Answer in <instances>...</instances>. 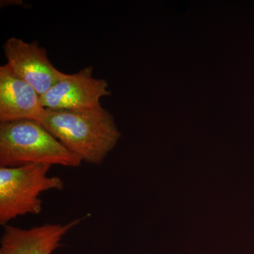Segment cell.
<instances>
[{"label":"cell","instance_id":"obj_1","mask_svg":"<svg viewBox=\"0 0 254 254\" xmlns=\"http://www.w3.org/2000/svg\"><path fill=\"white\" fill-rule=\"evenodd\" d=\"M40 123L82 161L100 165L121 133L113 115L103 107L91 110H45Z\"/></svg>","mask_w":254,"mask_h":254},{"label":"cell","instance_id":"obj_2","mask_svg":"<svg viewBox=\"0 0 254 254\" xmlns=\"http://www.w3.org/2000/svg\"><path fill=\"white\" fill-rule=\"evenodd\" d=\"M82 163L38 122L0 123V167L44 164L78 168Z\"/></svg>","mask_w":254,"mask_h":254},{"label":"cell","instance_id":"obj_3","mask_svg":"<svg viewBox=\"0 0 254 254\" xmlns=\"http://www.w3.org/2000/svg\"><path fill=\"white\" fill-rule=\"evenodd\" d=\"M51 167L44 164L0 167V225H9L11 220L28 214L38 215L43 209L41 193L64 190L60 177L48 176Z\"/></svg>","mask_w":254,"mask_h":254},{"label":"cell","instance_id":"obj_4","mask_svg":"<svg viewBox=\"0 0 254 254\" xmlns=\"http://www.w3.org/2000/svg\"><path fill=\"white\" fill-rule=\"evenodd\" d=\"M3 50L11 71L33 86L40 96L67 75L55 67L38 42L27 43L12 37L5 42Z\"/></svg>","mask_w":254,"mask_h":254},{"label":"cell","instance_id":"obj_5","mask_svg":"<svg viewBox=\"0 0 254 254\" xmlns=\"http://www.w3.org/2000/svg\"><path fill=\"white\" fill-rule=\"evenodd\" d=\"M93 66L82 68L77 73L67 74L57 82L41 96L46 109L83 110L101 107L100 99L111 95L108 83L93 77Z\"/></svg>","mask_w":254,"mask_h":254},{"label":"cell","instance_id":"obj_6","mask_svg":"<svg viewBox=\"0 0 254 254\" xmlns=\"http://www.w3.org/2000/svg\"><path fill=\"white\" fill-rule=\"evenodd\" d=\"M86 217L64 225L47 223L29 229L5 225L0 250L6 254H53L63 246L64 237Z\"/></svg>","mask_w":254,"mask_h":254},{"label":"cell","instance_id":"obj_7","mask_svg":"<svg viewBox=\"0 0 254 254\" xmlns=\"http://www.w3.org/2000/svg\"><path fill=\"white\" fill-rule=\"evenodd\" d=\"M46 108L33 86L5 64L0 66V123L18 120L40 123Z\"/></svg>","mask_w":254,"mask_h":254},{"label":"cell","instance_id":"obj_8","mask_svg":"<svg viewBox=\"0 0 254 254\" xmlns=\"http://www.w3.org/2000/svg\"><path fill=\"white\" fill-rule=\"evenodd\" d=\"M0 254H6L4 252H3L2 251L0 250Z\"/></svg>","mask_w":254,"mask_h":254}]
</instances>
